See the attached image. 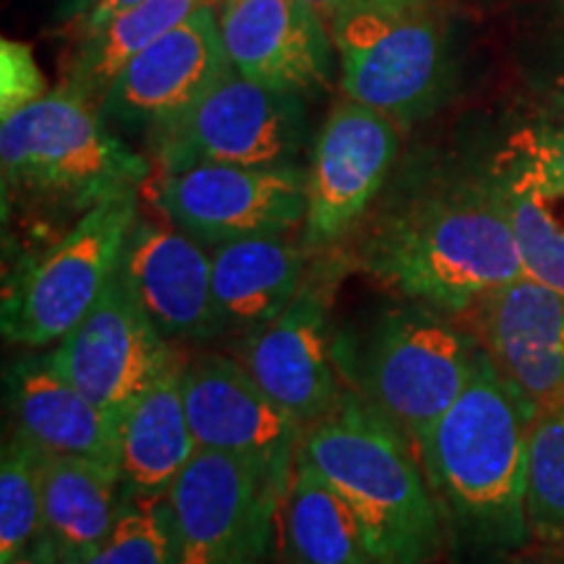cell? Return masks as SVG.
<instances>
[{"label":"cell","mask_w":564,"mask_h":564,"mask_svg":"<svg viewBox=\"0 0 564 564\" xmlns=\"http://www.w3.org/2000/svg\"><path fill=\"white\" fill-rule=\"evenodd\" d=\"M350 241L348 259L373 282L449 316L525 274L502 175L405 167Z\"/></svg>","instance_id":"1"},{"label":"cell","mask_w":564,"mask_h":564,"mask_svg":"<svg viewBox=\"0 0 564 564\" xmlns=\"http://www.w3.org/2000/svg\"><path fill=\"white\" fill-rule=\"evenodd\" d=\"M533 415L478 348L476 369L453 408L415 453L444 525L474 546L518 549L528 535V442Z\"/></svg>","instance_id":"2"},{"label":"cell","mask_w":564,"mask_h":564,"mask_svg":"<svg viewBox=\"0 0 564 564\" xmlns=\"http://www.w3.org/2000/svg\"><path fill=\"white\" fill-rule=\"evenodd\" d=\"M301 455L361 520L379 564H429L442 549L444 514L411 440L345 387L312 423Z\"/></svg>","instance_id":"3"},{"label":"cell","mask_w":564,"mask_h":564,"mask_svg":"<svg viewBox=\"0 0 564 564\" xmlns=\"http://www.w3.org/2000/svg\"><path fill=\"white\" fill-rule=\"evenodd\" d=\"M478 345L455 316L403 299L361 333H335L345 387L377 408L415 449L474 377Z\"/></svg>","instance_id":"4"},{"label":"cell","mask_w":564,"mask_h":564,"mask_svg":"<svg viewBox=\"0 0 564 564\" xmlns=\"http://www.w3.org/2000/svg\"><path fill=\"white\" fill-rule=\"evenodd\" d=\"M3 194L55 209L89 212L133 194L152 165L105 123L100 110L66 89H53L24 110L0 118Z\"/></svg>","instance_id":"5"},{"label":"cell","mask_w":564,"mask_h":564,"mask_svg":"<svg viewBox=\"0 0 564 564\" xmlns=\"http://www.w3.org/2000/svg\"><path fill=\"white\" fill-rule=\"evenodd\" d=\"M343 91L405 129L453 97L457 66L444 21L429 6L356 0L329 21Z\"/></svg>","instance_id":"6"},{"label":"cell","mask_w":564,"mask_h":564,"mask_svg":"<svg viewBox=\"0 0 564 564\" xmlns=\"http://www.w3.org/2000/svg\"><path fill=\"white\" fill-rule=\"evenodd\" d=\"M137 194L112 196L84 212L66 236L13 272L0 306L6 343L53 348L89 314L121 267L139 217Z\"/></svg>","instance_id":"7"},{"label":"cell","mask_w":564,"mask_h":564,"mask_svg":"<svg viewBox=\"0 0 564 564\" xmlns=\"http://www.w3.org/2000/svg\"><path fill=\"white\" fill-rule=\"evenodd\" d=\"M308 141L306 97L228 68L194 105L147 137L160 173L220 165H299Z\"/></svg>","instance_id":"8"},{"label":"cell","mask_w":564,"mask_h":564,"mask_svg":"<svg viewBox=\"0 0 564 564\" xmlns=\"http://www.w3.org/2000/svg\"><path fill=\"white\" fill-rule=\"evenodd\" d=\"M178 564H262L278 546L282 491L238 457L199 449L167 491Z\"/></svg>","instance_id":"9"},{"label":"cell","mask_w":564,"mask_h":564,"mask_svg":"<svg viewBox=\"0 0 564 564\" xmlns=\"http://www.w3.org/2000/svg\"><path fill=\"white\" fill-rule=\"evenodd\" d=\"M152 202L167 223L209 249L253 236H288L306 217V171L204 162L160 173Z\"/></svg>","instance_id":"10"},{"label":"cell","mask_w":564,"mask_h":564,"mask_svg":"<svg viewBox=\"0 0 564 564\" xmlns=\"http://www.w3.org/2000/svg\"><path fill=\"white\" fill-rule=\"evenodd\" d=\"M400 152V126L350 97L329 110L306 171L303 246L337 251L384 192Z\"/></svg>","instance_id":"11"},{"label":"cell","mask_w":564,"mask_h":564,"mask_svg":"<svg viewBox=\"0 0 564 564\" xmlns=\"http://www.w3.org/2000/svg\"><path fill=\"white\" fill-rule=\"evenodd\" d=\"M340 251V249H337ZM337 251L314 253L301 291L280 316L246 337L241 364L303 426L322 421L345 384L335 361L333 295L343 274Z\"/></svg>","instance_id":"12"},{"label":"cell","mask_w":564,"mask_h":564,"mask_svg":"<svg viewBox=\"0 0 564 564\" xmlns=\"http://www.w3.org/2000/svg\"><path fill=\"white\" fill-rule=\"evenodd\" d=\"M181 384L199 449L253 465L285 494L306 426L251 377L241 358L220 352L188 358Z\"/></svg>","instance_id":"13"},{"label":"cell","mask_w":564,"mask_h":564,"mask_svg":"<svg viewBox=\"0 0 564 564\" xmlns=\"http://www.w3.org/2000/svg\"><path fill=\"white\" fill-rule=\"evenodd\" d=\"M55 369L105 411L121 415L165 371L183 361L158 333L121 267L100 301L58 345L47 350Z\"/></svg>","instance_id":"14"},{"label":"cell","mask_w":564,"mask_h":564,"mask_svg":"<svg viewBox=\"0 0 564 564\" xmlns=\"http://www.w3.org/2000/svg\"><path fill=\"white\" fill-rule=\"evenodd\" d=\"M455 319L533 419L564 405V293L520 274Z\"/></svg>","instance_id":"15"},{"label":"cell","mask_w":564,"mask_h":564,"mask_svg":"<svg viewBox=\"0 0 564 564\" xmlns=\"http://www.w3.org/2000/svg\"><path fill=\"white\" fill-rule=\"evenodd\" d=\"M228 68L220 13L212 3H202L121 70L97 110L118 137H150L199 100Z\"/></svg>","instance_id":"16"},{"label":"cell","mask_w":564,"mask_h":564,"mask_svg":"<svg viewBox=\"0 0 564 564\" xmlns=\"http://www.w3.org/2000/svg\"><path fill=\"white\" fill-rule=\"evenodd\" d=\"M121 272L167 343H212L225 337L212 291V249L171 223L137 217Z\"/></svg>","instance_id":"17"},{"label":"cell","mask_w":564,"mask_h":564,"mask_svg":"<svg viewBox=\"0 0 564 564\" xmlns=\"http://www.w3.org/2000/svg\"><path fill=\"white\" fill-rule=\"evenodd\" d=\"M303 0H223L220 32L230 66L246 79L308 97L327 89L333 45Z\"/></svg>","instance_id":"18"},{"label":"cell","mask_w":564,"mask_h":564,"mask_svg":"<svg viewBox=\"0 0 564 564\" xmlns=\"http://www.w3.org/2000/svg\"><path fill=\"white\" fill-rule=\"evenodd\" d=\"M6 408L13 429L42 453L118 468L121 415L105 411L55 369L47 352L17 358L6 369Z\"/></svg>","instance_id":"19"},{"label":"cell","mask_w":564,"mask_h":564,"mask_svg":"<svg viewBox=\"0 0 564 564\" xmlns=\"http://www.w3.org/2000/svg\"><path fill=\"white\" fill-rule=\"evenodd\" d=\"M312 251L288 236H253L212 249V291L225 335L270 324L299 295Z\"/></svg>","instance_id":"20"},{"label":"cell","mask_w":564,"mask_h":564,"mask_svg":"<svg viewBox=\"0 0 564 564\" xmlns=\"http://www.w3.org/2000/svg\"><path fill=\"white\" fill-rule=\"evenodd\" d=\"M183 361L165 371L121 413L118 470L131 497L171 491L192 457L199 453L181 384Z\"/></svg>","instance_id":"21"},{"label":"cell","mask_w":564,"mask_h":564,"mask_svg":"<svg viewBox=\"0 0 564 564\" xmlns=\"http://www.w3.org/2000/svg\"><path fill=\"white\" fill-rule=\"evenodd\" d=\"M129 497L116 465L42 453V531L63 564H82L102 546Z\"/></svg>","instance_id":"22"},{"label":"cell","mask_w":564,"mask_h":564,"mask_svg":"<svg viewBox=\"0 0 564 564\" xmlns=\"http://www.w3.org/2000/svg\"><path fill=\"white\" fill-rule=\"evenodd\" d=\"M282 564H379L361 520L299 453L280 502Z\"/></svg>","instance_id":"23"},{"label":"cell","mask_w":564,"mask_h":564,"mask_svg":"<svg viewBox=\"0 0 564 564\" xmlns=\"http://www.w3.org/2000/svg\"><path fill=\"white\" fill-rule=\"evenodd\" d=\"M202 3L207 0H144L102 30L70 40V51L63 58L61 89L74 91L97 108L121 70Z\"/></svg>","instance_id":"24"},{"label":"cell","mask_w":564,"mask_h":564,"mask_svg":"<svg viewBox=\"0 0 564 564\" xmlns=\"http://www.w3.org/2000/svg\"><path fill=\"white\" fill-rule=\"evenodd\" d=\"M528 535L549 549H564V408L539 413L528 442Z\"/></svg>","instance_id":"25"},{"label":"cell","mask_w":564,"mask_h":564,"mask_svg":"<svg viewBox=\"0 0 564 564\" xmlns=\"http://www.w3.org/2000/svg\"><path fill=\"white\" fill-rule=\"evenodd\" d=\"M42 533V449L11 432L0 455V564Z\"/></svg>","instance_id":"26"},{"label":"cell","mask_w":564,"mask_h":564,"mask_svg":"<svg viewBox=\"0 0 564 564\" xmlns=\"http://www.w3.org/2000/svg\"><path fill=\"white\" fill-rule=\"evenodd\" d=\"M502 183L525 274L564 293V228L549 215L546 199L518 162L502 175Z\"/></svg>","instance_id":"27"},{"label":"cell","mask_w":564,"mask_h":564,"mask_svg":"<svg viewBox=\"0 0 564 564\" xmlns=\"http://www.w3.org/2000/svg\"><path fill=\"white\" fill-rule=\"evenodd\" d=\"M82 564H178V539L167 494L129 497L112 533Z\"/></svg>","instance_id":"28"},{"label":"cell","mask_w":564,"mask_h":564,"mask_svg":"<svg viewBox=\"0 0 564 564\" xmlns=\"http://www.w3.org/2000/svg\"><path fill=\"white\" fill-rule=\"evenodd\" d=\"M47 91V79L24 42H0V118L24 110L26 105L42 100Z\"/></svg>","instance_id":"29"},{"label":"cell","mask_w":564,"mask_h":564,"mask_svg":"<svg viewBox=\"0 0 564 564\" xmlns=\"http://www.w3.org/2000/svg\"><path fill=\"white\" fill-rule=\"evenodd\" d=\"M520 171L539 188L544 199L564 194V121L554 131L541 133L518 160Z\"/></svg>","instance_id":"30"},{"label":"cell","mask_w":564,"mask_h":564,"mask_svg":"<svg viewBox=\"0 0 564 564\" xmlns=\"http://www.w3.org/2000/svg\"><path fill=\"white\" fill-rule=\"evenodd\" d=\"M533 84L564 116V30L556 32L552 42H546L544 53L535 63Z\"/></svg>","instance_id":"31"},{"label":"cell","mask_w":564,"mask_h":564,"mask_svg":"<svg viewBox=\"0 0 564 564\" xmlns=\"http://www.w3.org/2000/svg\"><path fill=\"white\" fill-rule=\"evenodd\" d=\"M144 3V0H91V3L84 9L79 17L68 21L70 40L84 37V34H91L102 30L105 24H110L112 19L121 17V13L137 9V6Z\"/></svg>","instance_id":"32"},{"label":"cell","mask_w":564,"mask_h":564,"mask_svg":"<svg viewBox=\"0 0 564 564\" xmlns=\"http://www.w3.org/2000/svg\"><path fill=\"white\" fill-rule=\"evenodd\" d=\"M3 564H63V562L51 535L42 531L30 546L21 549L17 556H11V560Z\"/></svg>","instance_id":"33"},{"label":"cell","mask_w":564,"mask_h":564,"mask_svg":"<svg viewBox=\"0 0 564 564\" xmlns=\"http://www.w3.org/2000/svg\"><path fill=\"white\" fill-rule=\"evenodd\" d=\"M303 3L312 6V9L329 24V21H333L337 13L348 9V6L356 3V0H303Z\"/></svg>","instance_id":"34"},{"label":"cell","mask_w":564,"mask_h":564,"mask_svg":"<svg viewBox=\"0 0 564 564\" xmlns=\"http://www.w3.org/2000/svg\"><path fill=\"white\" fill-rule=\"evenodd\" d=\"M91 3V0H63V11L70 13V19L79 17V13L87 9V6Z\"/></svg>","instance_id":"35"},{"label":"cell","mask_w":564,"mask_h":564,"mask_svg":"<svg viewBox=\"0 0 564 564\" xmlns=\"http://www.w3.org/2000/svg\"><path fill=\"white\" fill-rule=\"evenodd\" d=\"M535 564H564V549H556L554 556H549V560L535 562Z\"/></svg>","instance_id":"36"},{"label":"cell","mask_w":564,"mask_h":564,"mask_svg":"<svg viewBox=\"0 0 564 564\" xmlns=\"http://www.w3.org/2000/svg\"><path fill=\"white\" fill-rule=\"evenodd\" d=\"M382 3H392V6H408V3H423V0H382Z\"/></svg>","instance_id":"37"},{"label":"cell","mask_w":564,"mask_h":564,"mask_svg":"<svg viewBox=\"0 0 564 564\" xmlns=\"http://www.w3.org/2000/svg\"><path fill=\"white\" fill-rule=\"evenodd\" d=\"M207 3H209V0H207Z\"/></svg>","instance_id":"38"},{"label":"cell","mask_w":564,"mask_h":564,"mask_svg":"<svg viewBox=\"0 0 564 564\" xmlns=\"http://www.w3.org/2000/svg\"><path fill=\"white\" fill-rule=\"evenodd\" d=\"M562 408H564V405H562Z\"/></svg>","instance_id":"39"}]
</instances>
